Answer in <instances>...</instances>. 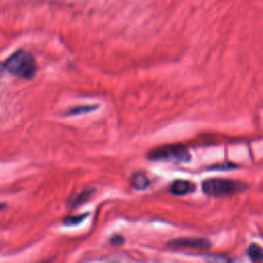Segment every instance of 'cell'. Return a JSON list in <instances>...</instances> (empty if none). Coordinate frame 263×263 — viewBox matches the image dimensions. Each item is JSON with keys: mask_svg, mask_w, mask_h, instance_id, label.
Instances as JSON below:
<instances>
[{"mask_svg": "<svg viewBox=\"0 0 263 263\" xmlns=\"http://www.w3.org/2000/svg\"><path fill=\"white\" fill-rule=\"evenodd\" d=\"M148 158L152 160H164L171 162H187L190 154L182 144H170L152 149L148 153Z\"/></svg>", "mask_w": 263, "mask_h": 263, "instance_id": "3957f363", "label": "cell"}, {"mask_svg": "<svg viewBox=\"0 0 263 263\" xmlns=\"http://www.w3.org/2000/svg\"><path fill=\"white\" fill-rule=\"evenodd\" d=\"M111 242L115 246H118V245H121L123 242V238L121 236H114L112 239H111Z\"/></svg>", "mask_w": 263, "mask_h": 263, "instance_id": "8fae6325", "label": "cell"}, {"mask_svg": "<svg viewBox=\"0 0 263 263\" xmlns=\"http://www.w3.org/2000/svg\"><path fill=\"white\" fill-rule=\"evenodd\" d=\"M248 256L251 258V260L256 262L263 261V248L260 247L257 243H251L248 248Z\"/></svg>", "mask_w": 263, "mask_h": 263, "instance_id": "52a82bcc", "label": "cell"}, {"mask_svg": "<svg viewBox=\"0 0 263 263\" xmlns=\"http://www.w3.org/2000/svg\"><path fill=\"white\" fill-rule=\"evenodd\" d=\"M201 187L202 191L209 196L223 197L242 192L247 189L248 186L240 181L222 178H212L204 180L201 184Z\"/></svg>", "mask_w": 263, "mask_h": 263, "instance_id": "7a4b0ae2", "label": "cell"}, {"mask_svg": "<svg viewBox=\"0 0 263 263\" xmlns=\"http://www.w3.org/2000/svg\"><path fill=\"white\" fill-rule=\"evenodd\" d=\"M92 192H93L92 190H84V191H82L81 193H79V194L74 198L72 204H73V205H79V204L83 203L84 201H86V200L89 198V196L91 195Z\"/></svg>", "mask_w": 263, "mask_h": 263, "instance_id": "30bf717a", "label": "cell"}, {"mask_svg": "<svg viewBox=\"0 0 263 263\" xmlns=\"http://www.w3.org/2000/svg\"><path fill=\"white\" fill-rule=\"evenodd\" d=\"M88 216L87 213H84L82 215H78V216H71V217H67L63 220V224L65 225H76L81 223L86 217Z\"/></svg>", "mask_w": 263, "mask_h": 263, "instance_id": "9c48e42d", "label": "cell"}, {"mask_svg": "<svg viewBox=\"0 0 263 263\" xmlns=\"http://www.w3.org/2000/svg\"><path fill=\"white\" fill-rule=\"evenodd\" d=\"M168 247L176 250H208L211 247V242L206 238L196 237H184L174 239L168 242Z\"/></svg>", "mask_w": 263, "mask_h": 263, "instance_id": "277c9868", "label": "cell"}, {"mask_svg": "<svg viewBox=\"0 0 263 263\" xmlns=\"http://www.w3.org/2000/svg\"><path fill=\"white\" fill-rule=\"evenodd\" d=\"M98 106L95 105H84V106H78V107H74L70 110H68L66 112V114H71V115H76V114H81V113H85V112H90L95 109H97Z\"/></svg>", "mask_w": 263, "mask_h": 263, "instance_id": "ba28073f", "label": "cell"}, {"mask_svg": "<svg viewBox=\"0 0 263 263\" xmlns=\"http://www.w3.org/2000/svg\"><path fill=\"white\" fill-rule=\"evenodd\" d=\"M3 68L14 76L32 78L36 74L37 64L30 52L24 49H18L8 57L3 63Z\"/></svg>", "mask_w": 263, "mask_h": 263, "instance_id": "6da1fadb", "label": "cell"}, {"mask_svg": "<svg viewBox=\"0 0 263 263\" xmlns=\"http://www.w3.org/2000/svg\"><path fill=\"white\" fill-rule=\"evenodd\" d=\"M149 179L145 174L142 173H137L133 176L132 179V184L133 186L138 189V190H143L149 186Z\"/></svg>", "mask_w": 263, "mask_h": 263, "instance_id": "8992f818", "label": "cell"}, {"mask_svg": "<svg viewBox=\"0 0 263 263\" xmlns=\"http://www.w3.org/2000/svg\"><path fill=\"white\" fill-rule=\"evenodd\" d=\"M195 190V185L187 180H176L172 183L170 187V191L178 196L188 194Z\"/></svg>", "mask_w": 263, "mask_h": 263, "instance_id": "5b68a950", "label": "cell"}]
</instances>
